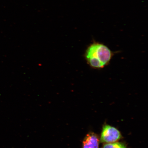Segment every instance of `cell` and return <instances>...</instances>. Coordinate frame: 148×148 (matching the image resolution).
<instances>
[{
	"label": "cell",
	"mask_w": 148,
	"mask_h": 148,
	"mask_svg": "<svg viewBox=\"0 0 148 148\" xmlns=\"http://www.w3.org/2000/svg\"><path fill=\"white\" fill-rule=\"evenodd\" d=\"M84 55L90 67L101 69L110 64L114 53L104 44L94 42L87 48Z\"/></svg>",
	"instance_id": "cell-1"
},
{
	"label": "cell",
	"mask_w": 148,
	"mask_h": 148,
	"mask_svg": "<svg viewBox=\"0 0 148 148\" xmlns=\"http://www.w3.org/2000/svg\"><path fill=\"white\" fill-rule=\"evenodd\" d=\"M122 138L121 133L116 127L108 125L103 126L100 141L101 143H110L117 142Z\"/></svg>",
	"instance_id": "cell-2"
},
{
	"label": "cell",
	"mask_w": 148,
	"mask_h": 148,
	"mask_svg": "<svg viewBox=\"0 0 148 148\" xmlns=\"http://www.w3.org/2000/svg\"><path fill=\"white\" fill-rule=\"evenodd\" d=\"M99 137L95 133H88L83 140L82 148H99Z\"/></svg>",
	"instance_id": "cell-3"
},
{
	"label": "cell",
	"mask_w": 148,
	"mask_h": 148,
	"mask_svg": "<svg viewBox=\"0 0 148 148\" xmlns=\"http://www.w3.org/2000/svg\"><path fill=\"white\" fill-rule=\"evenodd\" d=\"M102 148H127L125 144L121 142H115L114 143H105Z\"/></svg>",
	"instance_id": "cell-4"
}]
</instances>
